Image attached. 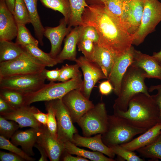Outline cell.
<instances>
[{
  "instance_id": "cell-1",
  "label": "cell",
  "mask_w": 161,
  "mask_h": 161,
  "mask_svg": "<svg viewBox=\"0 0 161 161\" xmlns=\"http://www.w3.org/2000/svg\"><path fill=\"white\" fill-rule=\"evenodd\" d=\"M82 25L93 27L99 36L97 44L120 56L130 49L134 35L106 8L103 4H90L83 13Z\"/></svg>"
},
{
  "instance_id": "cell-2",
  "label": "cell",
  "mask_w": 161,
  "mask_h": 161,
  "mask_svg": "<svg viewBox=\"0 0 161 161\" xmlns=\"http://www.w3.org/2000/svg\"><path fill=\"white\" fill-rule=\"evenodd\" d=\"M113 109L114 114L137 128L148 130L158 123L159 109L151 95L137 94L130 100L126 111Z\"/></svg>"
},
{
  "instance_id": "cell-3",
  "label": "cell",
  "mask_w": 161,
  "mask_h": 161,
  "mask_svg": "<svg viewBox=\"0 0 161 161\" xmlns=\"http://www.w3.org/2000/svg\"><path fill=\"white\" fill-rule=\"evenodd\" d=\"M146 78V73L143 69L130 65L123 78L120 92L114 100L113 108L126 111L130 100L136 94L141 93L150 96L145 83Z\"/></svg>"
},
{
  "instance_id": "cell-4",
  "label": "cell",
  "mask_w": 161,
  "mask_h": 161,
  "mask_svg": "<svg viewBox=\"0 0 161 161\" xmlns=\"http://www.w3.org/2000/svg\"><path fill=\"white\" fill-rule=\"evenodd\" d=\"M147 130L135 127L124 118L114 114L108 115L107 129L102 134V139L108 147L120 145L130 141L135 136Z\"/></svg>"
},
{
  "instance_id": "cell-5",
  "label": "cell",
  "mask_w": 161,
  "mask_h": 161,
  "mask_svg": "<svg viewBox=\"0 0 161 161\" xmlns=\"http://www.w3.org/2000/svg\"><path fill=\"white\" fill-rule=\"evenodd\" d=\"M82 76L80 75L64 82H50L36 91L25 94V105H30L33 103L39 101L61 99L69 91L80 89L83 83Z\"/></svg>"
},
{
  "instance_id": "cell-6",
  "label": "cell",
  "mask_w": 161,
  "mask_h": 161,
  "mask_svg": "<svg viewBox=\"0 0 161 161\" xmlns=\"http://www.w3.org/2000/svg\"><path fill=\"white\" fill-rule=\"evenodd\" d=\"M108 115L105 105L100 102L86 112L77 122L81 128L83 136L86 137L100 134L106 130Z\"/></svg>"
},
{
  "instance_id": "cell-7",
  "label": "cell",
  "mask_w": 161,
  "mask_h": 161,
  "mask_svg": "<svg viewBox=\"0 0 161 161\" xmlns=\"http://www.w3.org/2000/svg\"><path fill=\"white\" fill-rule=\"evenodd\" d=\"M45 67L26 51L14 60L0 63V78L38 73L42 72Z\"/></svg>"
},
{
  "instance_id": "cell-8",
  "label": "cell",
  "mask_w": 161,
  "mask_h": 161,
  "mask_svg": "<svg viewBox=\"0 0 161 161\" xmlns=\"http://www.w3.org/2000/svg\"><path fill=\"white\" fill-rule=\"evenodd\" d=\"M161 21V2L158 0L144 1V9L140 26L134 35L132 44L138 45L153 32Z\"/></svg>"
},
{
  "instance_id": "cell-9",
  "label": "cell",
  "mask_w": 161,
  "mask_h": 161,
  "mask_svg": "<svg viewBox=\"0 0 161 161\" xmlns=\"http://www.w3.org/2000/svg\"><path fill=\"white\" fill-rule=\"evenodd\" d=\"M44 69L38 73L0 78V88L13 89L25 94L36 91L45 84Z\"/></svg>"
},
{
  "instance_id": "cell-10",
  "label": "cell",
  "mask_w": 161,
  "mask_h": 161,
  "mask_svg": "<svg viewBox=\"0 0 161 161\" xmlns=\"http://www.w3.org/2000/svg\"><path fill=\"white\" fill-rule=\"evenodd\" d=\"M55 109L57 125V139L63 143L73 142V136L78 131L73 124L69 113L61 99L51 100Z\"/></svg>"
},
{
  "instance_id": "cell-11",
  "label": "cell",
  "mask_w": 161,
  "mask_h": 161,
  "mask_svg": "<svg viewBox=\"0 0 161 161\" xmlns=\"http://www.w3.org/2000/svg\"><path fill=\"white\" fill-rule=\"evenodd\" d=\"M61 100L73 123H77L81 117L95 105L91 101L83 95L80 89L69 91Z\"/></svg>"
},
{
  "instance_id": "cell-12",
  "label": "cell",
  "mask_w": 161,
  "mask_h": 161,
  "mask_svg": "<svg viewBox=\"0 0 161 161\" xmlns=\"http://www.w3.org/2000/svg\"><path fill=\"white\" fill-rule=\"evenodd\" d=\"M144 1L124 0L123 23L129 32L134 35L140 26L144 9Z\"/></svg>"
},
{
  "instance_id": "cell-13",
  "label": "cell",
  "mask_w": 161,
  "mask_h": 161,
  "mask_svg": "<svg viewBox=\"0 0 161 161\" xmlns=\"http://www.w3.org/2000/svg\"><path fill=\"white\" fill-rule=\"evenodd\" d=\"M134 47L132 46L130 49L123 54L116 56L111 72L107 80L113 87L114 93L117 96L120 89L123 78L133 60Z\"/></svg>"
},
{
  "instance_id": "cell-14",
  "label": "cell",
  "mask_w": 161,
  "mask_h": 161,
  "mask_svg": "<svg viewBox=\"0 0 161 161\" xmlns=\"http://www.w3.org/2000/svg\"><path fill=\"white\" fill-rule=\"evenodd\" d=\"M36 143L45 149L51 161H59L64 151L63 143L54 138L47 126L42 125L38 129Z\"/></svg>"
},
{
  "instance_id": "cell-15",
  "label": "cell",
  "mask_w": 161,
  "mask_h": 161,
  "mask_svg": "<svg viewBox=\"0 0 161 161\" xmlns=\"http://www.w3.org/2000/svg\"><path fill=\"white\" fill-rule=\"evenodd\" d=\"M39 110L34 106L24 105L9 112L0 114V116L16 122L20 128L30 127L38 129L42 124L37 120L33 114Z\"/></svg>"
},
{
  "instance_id": "cell-16",
  "label": "cell",
  "mask_w": 161,
  "mask_h": 161,
  "mask_svg": "<svg viewBox=\"0 0 161 161\" xmlns=\"http://www.w3.org/2000/svg\"><path fill=\"white\" fill-rule=\"evenodd\" d=\"M67 25V24L64 18L60 20L59 24L58 26L44 27V36L50 42L51 48L49 53L53 58H56L60 52L64 38L72 30L71 27Z\"/></svg>"
},
{
  "instance_id": "cell-17",
  "label": "cell",
  "mask_w": 161,
  "mask_h": 161,
  "mask_svg": "<svg viewBox=\"0 0 161 161\" xmlns=\"http://www.w3.org/2000/svg\"><path fill=\"white\" fill-rule=\"evenodd\" d=\"M17 24L5 0H0V41H11L16 37Z\"/></svg>"
},
{
  "instance_id": "cell-18",
  "label": "cell",
  "mask_w": 161,
  "mask_h": 161,
  "mask_svg": "<svg viewBox=\"0 0 161 161\" xmlns=\"http://www.w3.org/2000/svg\"><path fill=\"white\" fill-rule=\"evenodd\" d=\"M138 67L146 72L147 78L161 80V66L159 62L152 56L133 50V60L131 64Z\"/></svg>"
},
{
  "instance_id": "cell-19",
  "label": "cell",
  "mask_w": 161,
  "mask_h": 161,
  "mask_svg": "<svg viewBox=\"0 0 161 161\" xmlns=\"http://www.w3.org/2000/svg\"><path fill=\"white\" fill-rule=\"evenodd\" d=\"M73 138V143L78 146L87 148L102 153L111 158L114 159L115 156L112 149L103 142L101 134H96L93 137H86L77 133L74 134Z\"/></svg>"
},
{
  "instance_id": "cell-20",
  "label": "cell",
  "mask_w": 161,
  "mask_h": 161,
  "mask_svg": "<svg viewBox=\"0 0 161 161\" xmlns=\"http://www.w3.org/2000/svg\"><path fill=\"white\" fill-rule=\"evenodd\" d=\"M82 26L75 27L66 36L62 50L56 58L60 63L64 60L75 61L76 58V47L80 37Z\"/></svg>"
},
{
  "instance_id": "cell-21",
  "label": "cell",
  "mask_w": 161,
  "mask_h": 161,
  "mask_svg": "<svg viewBox=\"0 0 161 161\" xmlns=\"http://www.w3.org/2000/svg\"><path fill=\"white\" fill-rule=\"evenodd\" d=\"M38 130L31 128L24 131L17 130L11 137V142L16 146H20L29 156H34L33 148L36 143Z\"/></svg>"
},
{
  "instance_id": "cell-22",
  "label": "cell",
  "mask_w": 161,
  "mask_h": 161,
  "mask_svg": "<svg viewBox=\"0 0 161 161\" xmlns=\"http://www.w3.org/2000/svg\"><path fill=\"white\" fill-rule=\"evenodd\" d=\"M161 132V123L155 126L130 141L120 145L124 148L134 151L148 145L154 141Z\"/></svg>"
},
{
  "instance_id": "cell-23",
  "label": "cell",
  "mask_w": 161,
  "mask_h": 161,
  "mask_svg": "<svg viewBox=\"0 0 161 161\" xmlns=\"http://www.w3.org/2000/svg\"><path fill=\"white\" fill-rule=\"evenodd\" d=\"M116 56L108 50L95 44L93 62L100 68L108 79L113 66Z\"/></svg>"
},
{
  "instance_id": "cell-24",
  "label": "cell",
  "mask_w": 161,
  "mask_h": 161,
  "mask_svg": "<svg viewBox=\"0 0 161 161\" xmlns=\"http://www.w3.org/2000/svg\"><path fill=\"white\" fill-rule=\"evenodd\" d=\"M79 65L83 72V82L97 79L99 80L107 79L99 66L96 63L90 61L84 56L77 58L75 61Z\"/></svg>"
},
{
  "instance_id": "cell-25",
  "label": "cell",
  "mask_w": 161,
  "mask_h": 161,
  "mask_svg": "<svg viewBox=\"0 0 161 161\" xmlns=\"http://www.w3.org/2000/svg\"><path fill=\"white\" fill-rule=\"evenodd\" d=\"M63 143L64 150L72 155H75L93 161H114V159L107 157L103 153L91 151L79 148L73 143L67 141Z\"/></svg>"
},
{
  "instance_id": "cell-26",
  "label": "cell",
  "mask_w": 161,
  "mask_h": 161,
  "mask_svg": "<svg viewBox=\"0 0 161 161\" xmlns=\"http://www.w3.org/2000/svg\"><path fill=\"white\" fill-rule=\"evenodd\" d=\"M38 0H24L31 20V23L34 30L35 36L41 46H43V38L44 27L41 21L37 10V1Z\"/></svg>"
},
{
  "instance_id": "cell-27",
  "label": "cell",
  "mask_w": 161,
  "mask_h": 161,
  "mask_svg": "<svg viewBox=\"0 0 161 161\" xmlns=\"http://www.w3.org/2000/svg\"><path fill=\"white\" fill-rule=\"evenodd\" d=\"M26 51L22 47L11 41H0V63L14 60Z\"/></svg>"
},
{
  "instance_id": "cell-28",
  "label": "cell",
  "mask_w": 161,
  "mask_h": 161,
  "mask_svg": "<svg viewBox=\"0 0 161 161\" xmlns=\"http://www.w3.org/2000/svg\"><path fill=\"white\" fill-rule=\"evenodd\" d=\"M70 15L68 26L76 27L82 25V17L88 5L85 0H69Z\"/></svg>"
},
{
  "instance_id": "cell-29",
  "label": "cell",
  "mask_w": 161,
  "mask_h": 161,
  "mask_svg": "<svg viewBox=\"0 0 161 161\" xmlns=\"http://www.w3.org/2000/svg\"><path fill=\"white\" fill-rule=\"evenodd\" d=\"M25 94L13 89L0 88V97L6 101L14 109L26 105Z\"/></svg>"
},
{
  "instance_id": "cell-30",
  "label": "cell",
  "mask_w": 161,
  "mask_h": 161,
  "mask_svg": "<svg viewBox=\"0 0 161 161\" xmlns=\"http://www.w3.org/2000/svg\"><path fill=\"white\" fill-rule=\"evenodd\" d=\"M26 51L34 58L47 67H53L60 63L56 58L51 56L49 53L45 52L38 47V46L29 45L24 47Z\"/></svg>"
},
{
  "instance_id": "cell-31",
  "label": "cell",
  "mask_w": 161,
  "mask_h": 161,
  "mask_svg": "<svg viewBox=\"0 0 161 161\" xmlns=\"http://www.w3.org/2000/svg\"><path fill=\"white\" fill-rule=\"evenodd\" d=\"M46 8L58 11L64 16L67 24L69 23L70 9L69 0H38Z\"/></svg>"
},
{
  "instance_id": "cell-32",
  "label": "cell",
  "mask_w": 161,
  "mask_h": 161,
  "mask_svg": "<svg viewBox=\"0 0 161 161\" xmlns=\"http://www.w3.org/2000/svg\"><path fill=\"white\" fill-rule=\"evenodd\" d=\"M136 151L144 157L152 160H161V132L151 143Z\"/></svg>"
},
{
  "instance_id": "cell-33",
  "label": "cell",
  "mask_w": 161,
  "mask_h": 161,
  "mask_svg": "<svg viewBox=\"0 0 161 161\" xmlns=\"http://www.w3.org/2000/svg\"><path fill=\"white\" fill-rule=\"evenodd\" d=\"M17 33L16 43L23 47L29 45L38 46V41L31 35L25 24H17Z\"/></svg>"
},
{
  "instance_id": "cell-34",
  "label": "cell",
  "mask_w": 161,
  "mask_h": 161,
  "mask_svg": "<svg viewBox=\"0 0 161 161\" xmlns=\"http://www.w3.org/2000/svg\"><path fill=\"white\" fill-rule=\"evenodd\" d=\"M17 24L31 23L30 15L24 0H15L13 13Z\"/></svg>"
},
{
  "instance_id": "cell-35",
  "label": "cell",
  "mask_w": 161,
  "mask_h": 161,
  "mask_svg": "<svg viewBox=\"0 0 161 161\" xmlns=\"http://www.w3.org/2000/svg\"><path fill=\"white\" fill-rule=\"evenodd\" d=\"M77 46L78 50L82 52L86 58L93 61L95 44L91 39L82 35L80 32Z\"/></svg>"
},
{
  "instance_id": "cell-36",
  "label": "cell",
  "mask_w": 161,
  "mask_h": 161,
  "mask_svg": "<svg viewBox=\"0 0 161 161\" xmlns=\"http://www.w3.org/2000/svg\"><path fill=\"white\" fill-rule=\"evenodd\" d=\"M46 109L47 112V128L52 136L57 139V125L55 109L51 101H46Z\"/></svg>"
},
{
  "instance_id": "cell-37",
  "label": "cell",
  "mask_w": 161,
  "mask_h": 161,
  "mask_svg": "<svg viewBox=\"0 0 161 161\" xmlns=\"http://www.w3.org/2000/svg\"><path fill=\"white\" fill-rule=\"evenodd\" d=\"M79 68V65L76 63L74 64H66L63 66L60 69V75L58 81L66 82L82 75Z\"/></svg>"
},
{
  "instance_id": "cell-38",
  "label": "cell",
  "mask_w": 161,
  "mask_h": 161,
  "mask_svg": "<svg viewBox=\"0 0 161 161\" xmlns=\"http://www.w3.org/2000/svg\"><path fill=\"white\" fill-rule=\"evenodd\" d=\"M0 148L14 153L22 157L25 160L34 161L35 159L27 154L22 149L17 147L8 139L0 136Z\"/></svg>"
},
{
  "instance_id": "cell-39",
  "label": "cell",
  "mask_w": 161,
  "mask_h": 161,
  "mask_svg": "<svg viewBox=\"0 0 161 161\" xmlns=\"http://www.w3.org/2000/svg\"><path fill=\"white\" fill-rule=\"evenodd\" d=\"M19 128L18 124L16 122L8 121L0 116V135L9 140Z\"/></svg>"
},
{
  "instance_id": "cell-40",
  "label": "cell",
  "mask_w": 161,
  "mask_h": 161,
  "mask_svg": "<svg viewBox=\"0 0 161 161\" xmlns=\"http://www.w3.org/2000/svg\"><path fill=\"white\" fill-rule=\"evenodd\" d=\"M123 1L124 0H105L104 3L106 8L119 19L123 25Z\"/></svg>"
},
{
  "instance_id": "cell-41",
  "label": "cell",
  "mask_w": 161,
  "mask_h": 161,
  "mask_svg": "<svg viewBox=\"0 0 161 161\" xmlns=\"http://www.w3.org/2000/svg\"><path fill=\"white\" fill-rule=\"evenodd\" d=\"M110 147L115 155L127 161H144V159L141 158L134 151L126 149L120 145L111 146Z\"/></svg>"
},
{
  "instance_id": "cell-42",
  "label": "cell",
  "mask_w": 161,
  "mask_h": 161,
  "mask_svg": "<svg viewBox=\"0 0 161 161\" xmlns=\"http://www.w3.org/2000/svg\"><path fill=\"white\" fill-rule=\"evenodd\" d=\"M82 26L81 34L91 39L95 44H97L99 36L95 29L92 26Z\"/></svg>"
},
{
  "instance_id": "cell-43",
  "label": "cell",
  "mask_w": 161,
  "mask_h": 161,
  "mask_svg": "<svg viewBox=\"0 0 161 161\" xmlns=\"http://www.w3.org/2000/svg\"><path fill=\"white\" fill-rule=\"evenodd\" d=\"M154 90L157 91L156 94L151 95V96L158 107L160 115L158 123H161V84L152 85L148 88V92H151Z\"/></svg>"
},
{
  "instance_id": "cell-44",
  "label": "cell",
  "mask_w": 161,
  "mask_h": 161,
  "mask_svg": "<svg viewBox=\"0 0 161 161\" xmlns=\"http://www.w3.org/2000/svg\"><path fill=\"white\" fill-rule=\"evenodd\" d=\"M0 160L1 161H24V159L19 156L11 152L0 151Z\"/></svg>"
},
{
  "instance_id": "cell-45",
  "label": "cell",
  "mask_w": 161,
  "mask_h": 161,
  "mask_svg": "<svg viewBox=\"0 0 161 161\" xmlns=\"http://www.w3.org/2000/svg\"><path fill=\"white\" fill-rule=\"evenodd\" d=\"M99 89L100 93L103 95H107L113 91V87L108 80L101 82L99 86Z\"/></svg>"
},
{
  "instance_id": "cell-46",
  "label": "cell",
  "mask_w": 161,
  "mask_h": 161,
  "mask_svg": "<svg viewBox=\"0 0 161 161\" xmlns=\"http://www.w3.org/2000/svg\"><path fill=\"white\" fill-rule=\"evenodd\" d=\"M60 72V69L58 68L51 70H48L45 69L44 73L46 79L52 82L58 81Z\"/></svg>"
},
{
  "instance_id": "cell-47",
  "label": "cell",
  "mask_w": 161,
  "mask_h": 161,
  "mask_svg": "<svg viewBox=\"0 0 161 161\" xmlns=\"http://www.w3.org/2000/svg\"><path fill=\"white\" fill-rule=\"evenodd\" d=\"M63 161H89L88 159L80 157L73 156L65 150L62 153L60 160Z\"/></svg>"
},
{
  "instance_id": "cell-48",
  "label": "cell",
  "mask_w": 161,
  "mask_h": 161,
  "mask_svg": "<svg viewBox=\"0 0 161 161\" xmlns=\"http://www.w3.org/2000/svg\"><path fill=\"white\" fill-rule=\"evenodd\" d=\"M13 110L6 101L0 97V114L8 113Z\"/></svg>"
},
{
  "instance_id": "cell-49",
  "label": "cell",
  "mask_w": 161,
  "mask_h": 161,
  "mask_svg": "<svg viewBox=\"0 0 161 161\" xmlns=\"http://www.w3.org/2000/svg\"><path fill=\"white\" fill-rule=\"evenodd\" d=\"M35 119L39 122L42 124L47 126V114H45L41 112L39 110L38 111L33 114Z\"/></svg>"
},
{
  "instance_id": "cell-50",
  "label": "cell",
  "mask_w": 161,
  "mask_h": 161,
  "mask_svg": "<svg viewBox=\"0 0 161 161\" xmlns=\"http://www.w3.org/2000/svg\"><path fill=\"white\" fill-rule=\"evenodd\" d=\"M34 147L37 148L40 152L41 156L39 159V161H47L48 155L45 149L41 146L36 143Z\"/></svg>"
},
{
  "instance_id": "cell-51",
  "label": "cell",
  "mask_w": 161,
  "mask_h": 161,
  "mask_svg": "<svg viewBox=\"0 0 161 161\" xmlns=\"http://www.w3.org/2000/svg\"><path fill=\"white\" fill-rule=\"evenodd\" d=\"M5 1L8 9L13 13L15 0H5Z\"/></svg>"
},
{
  "instance_id": "cell-52",
  "label": "cell",
  "mask_w": 161,
  "mask_h": 161,
  "mask_svg": "<svg viewBox=\"0 0 161 161\" xmlns=\"http://www.w3.org/2000/svg\"><path fill=\"white\" fill-rule=\"evenodd\" d=\"M152 56L159 62L161 63V48L159 52H154Z\"/></svg>"
},
{
  "instance_id": "cell-53",
  "label": "cell",
  "mask_w": 161,
  "mask_h": 161,
  "mask_svg": "<svg viewBox=\"0 0 161 161\" xmlns=\"http://www.w3.org/2000/svg\"><path fill=\"white\" fill-rule=\"evenodd\" d=\"M92 4H104L105 0H89Z\"/></svg>"
},
{
  "instance_id": "cell-54",
  "label": "cell",
  "mask_w": 161,
  "mask_h": 161,
  "mask_svg": "<svg viewBox=\"0 0 161 161\" xmlns=\"http://www.w3.org/2000/svg\"><path fill=\"white\" fill-rule=\"evenodd\" d=\"M159 63H160V66H161V63L159 62Z\"/></svg>"
},
{
  "instance_id": "cell-55",
  "label": "cell",
  "mask_w": 161,
  "mask_h": 161,
  "mask_svg": "<svg viewBox=\"0 0 161 161\" xmlns=\"http://www.w3.org/2000/svg\"><path fill=\"white\" fill-rule=\"evenodd\" d=\"M141 0L144 1V0Z\"/></svg>"
}]
</instances>
